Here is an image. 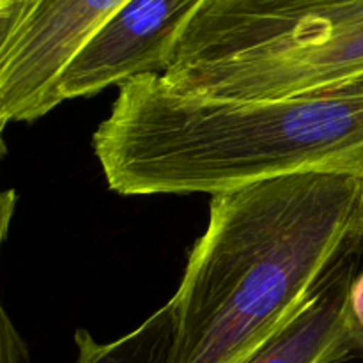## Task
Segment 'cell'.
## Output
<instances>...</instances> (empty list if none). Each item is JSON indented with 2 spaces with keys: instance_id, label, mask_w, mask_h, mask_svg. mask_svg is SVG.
<instances>
[{
  "instance_id": "obj_1",
  "label": "cell",
  "mask_w": 363,
  "mask_h": 363,
  "mask_svg": "<svg viewBox=\"0 0 363 363\" xmlns=\"http://www.w3.org/2000/svg\"><path fill=\"white\" fill-rule=\"evenodd\" d=\"M363 250V177L311 172L213 195L172 300L167 363H243Z\"/></svg>"
},
{
  "instance_id": "obj_6",
  "label": "cell",
  "mask_w": 363,
  "mask_h": 363,
  "mask_svg": "<svg viewBox=\"0 0 363 363\" xmlns=\"http://www.w3.org/2000/svg\"><path fill=\"white\" fill-rule=\"evenodd\" d=\"M362 257L363 250L344 259L303 311L243 363H342L363 354V332L350 315Z\"/></svg>"
},
{
  "instance_id": "obj_3",
  "label": "cell",
  "mask_w": 363,
  "mask_h": 363,
  "mask_svg": "<svg viewBox=\"0 0 363 363\" xmlns=\"http://www.w3.org/2000/svg\"><path fill=\"white\" fill-rule=\"evenodd\" d=\"M163 78L230 99L363 84V0H202Z\"/></svg>"
},
{
  "instance_id": "obj_7",
  "label": "cell",
  "mask_w": 363,
  "mask_h": 363,
  "mask_svg": "<svg viewBox=\"0 0 363 363\" xmlns=\"http://www.w3.org/2000/svg\"><path fill=\"white\" fill-rule=\"evenodd\" d=\"M172 340L174 314L167 303L133 332L112 342H98L87 330H78L77 363H167Z\"/></svg>"
},
{
  "instance_id": "obj_8",
  "label": "cell",
  "mask_w": 363,
  "mask_h": 363,
  "mask_svg": "<svg viewBox=\"0 0 363 363\" xmlns=\"http://www.w3.org/2000/svg\"><path fill=\"white\" fill-rule=\"evenodd\" d=\"M0 363H28V350L25 340L2 312V360Z\"/></svg>"
},
{
  "instance_id": "obj_2",
  "label": "cell",
  "mask_w": 363,
  "mask_h": 363,
  "mask_svg": "<svg viewBox=\"0 0 363 363\" xmlns=\"http://www.w3.org/2000/svg\"><path fill=\"white\" fill-rule=\"evenodd\" d=\"M110 190L218 195L259 181L363 177V84L282 98H209L163 74L121 85L92 135Z\"/></svg>"
},
{
  "instance_id": "obj_4",
  "label": "cell",
  "mask_w": 363,
  "mask_h": 363,
  "mask_svg": "<svg viewBox=\"0 0 363 363\" xmlns=\"http://www.w3.org/2000/svg\"><path fill=\"white\" fill-rule=\"evenodd\" d=\"M130 0H0V121L32 123L62 103L59 82Z\"/></svg>"
},
{
  "instance_id": "obj_9",
  "label": "cell",
  "mask_w": 363,
  "mask_h": 363,
  "mask_svg": "<svg viewBox=\"0 0 363 363\" xmlns=\"http://www.w3.org/2000/svg\"><path fill=\"white\" fill-rule=\"evenodd\" d=\"M350 315L354 326L363 332V269L357 275L351 284L350 291Z\"/></svg>"
},
{
  "instance_id": "obj_5",
  "label": "cell",
  "mask_w": 363,
  "mask_h": 363,
  "mask_svg": "<svg viewBox=\"0 0 363 363\" xmlns=\"http://www.w3.org/2000/svg\"><path fill=\"white\" fill-rule=\"evenodd\" d=\"M202 0H130L77 53L59 82L62 101L91 98L147 74H163L177 38Z\"/></svg>"
}]
</instances>
